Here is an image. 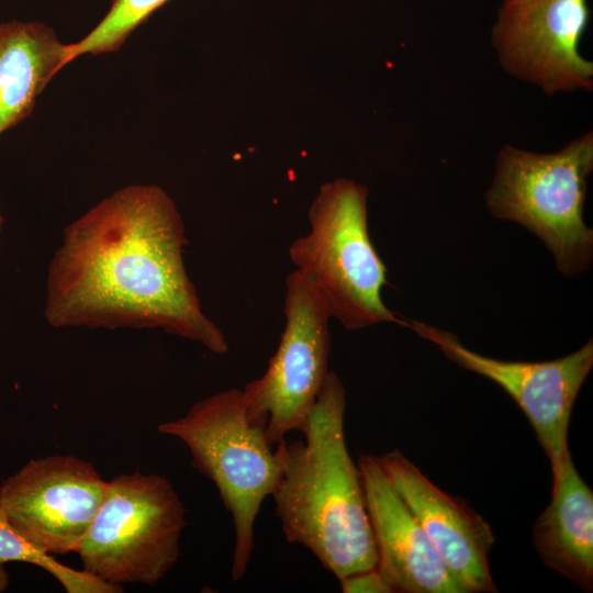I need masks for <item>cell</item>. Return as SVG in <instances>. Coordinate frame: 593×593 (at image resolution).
<instances>
[{
    "mask_svg": "<svg viewBox=\"0 0 593 593\" xmlns=\"http://www.w3.org/2000/svg\"><path fill=\"white\" fill-rule=\"evenodd\" d=\"M593 170V135L557 153L504 146L496 157L486 206L500 220L521 224L552 254L567 277L586 272L593 260V230L583 221L586 179Z\"/></svg>",
    "mask_w": 593,
    "mask_h": 593,
    "instance_id": "5",
    "label": "cell"
},
{
    "mask_svg": "<svg viewBox=\"0 0 593 593\" xmlns=\"http://www.w3.org/2000/svg\"><path fill=\"white\" fill-rule=\"evenodd\" d=\"M377 459L461 592H496L489 563L494 535L485 519L435 485L399 449Z\"/></svg>",
    "mask_w": 593,
    "mask_h": 593,
    "instance_id": "11",
    "label": "cell"
},
{
    "mask_svg": "<svg viewBox=\"0 0 593 593\" xmlns=\"http://www.w3.org/2000/svg\"><path fill=\"white\" fill-rule=\"evenodd\" d=\"M19 561L34 564L52 574L67 593H118L123 590L110 585L85 570L59 563L27 541L9 522L0 507V563Z\"/></svg>",
    "mask_w": 593,
    "mask_h": 593,
    "instance_id": "15",
    "label": "cell"
},
{
    "mask_svg": "<svg viewBox=\"0 0 593 593\" xmlns=\"http://www.w3.org/2000/svg\"><path fill=\"white\" fill-rule=\"evenodd\" d=\"M344 593H392L377 568L350 573L338 580Z\"/></svg>",
    "mask_w": 593,
    "mask_h": 593,
    "instance_id": "17",
    "label": "cell"
},
{
    "mask_svg": "<svg viewBox=\"0 0 593 593\" xmlns=\"http://www.w3.org/2000/svg\"><path fill=\"white\" fill-rule=\"evenodd\" d=\"M188 244L175 201L130 184L64 231L47 268L44 316L55 328H159L226 354L184 266Z\"/></svg>",
    "mask_w": 593,
    "mask_h": 593,
    "instance_id": "1",
    "label": "cell"
},
{
    "mask_svg": "<svg viewBox=\"0 0 593 593\" xmlns=\"http://www.w3.org/2000/svg\"><path fill=\"white\" fill-rule=\"evenodd\" d=\"M377 552L376 568L393 592L462 593L377 456L358 459Z\"/></svg>",
    "mask_w": 593,
    "mask_h": 593,
    "instance_id": "12",
    "label": "cell"
},
{
    "mask_svg": "<svg viewBox=\"0 0 593 593\" xmlns=\"http://www.w3.org/2000/svg\"><path fill=\"white\" fill-rule=\"evenodd\" d=\"M533 544L545 566L580 589H593V493L569 452L537 517Z\"/></svg>",
    "mask_w": 593,
    "mask_h": 593,
    "instance_id": "13",
    "label": "cell"
},
{
    "mask_svg": "<svg viewBox=\"0 0 593 593\" xmlns=\"http://www.w3.org/2000/svg\"><path fill=\"white\" fill-rule=\"evenodd\" d=\"M169 0H112L104 18L80 41L67 45V63L81 55L118 51L131 33Z\"/></svg>",
    "mask_w": 593,
    "mask_h": 593,
    "instance_id": "16",
    "label": "cell"
},
{
    "mask_svg": "<svg viewBox=\"0 0 593 593\" xmlns=\"http://www.w3.org/2000/svg\"><path fill=\"white\" fill-rule=\"evenodd\" d=\"M286 325L265 373L243 392L251 419L276 446L291 432H305L310 412L328 373V307L298 271L286 279Z\"/></svg>",
    "mask_w": 593,
    "mask_h": 593,
    "instance_id": "7",
    "label": "cell"
},
{
    "mask_svg": "<svg viewBox=\"0 0 593 593\" xmlns=\"http://www.w3.org/2000/svg\"><path fill=\"white\" fill-rule=\"evenodd\" d=\"M67 45L43 22L0 23V134L31 114L37 97L68 64Z\"/></svg>",
    "mask_w": 593,
    "mask_h": 593,
    "instance_id": "14",
    "label": "cell"
},
{
    "mask_svg": "<svg viewBox=\"0 0 593 593\" xmlns=\"http://www.w3.org/2000/svg\"><path fill=\"white\" fill-rule=\"evenodd\" d=\"M93 465L70 455L30 460L0 486V507L33 546L54 556L76 552L107 494Z\"/></svg>",
    "mask_w": 593,
    "mask_h": 593,
    "instance_id": "9",
    "label": "cell"
},
{
    "mask_svg": "<svg viewBox=\"0 0 593 593\" xmlns=\"http://www.w3.org/2000/svg\"><path fill=\"white\" fill-rule=\"evenodd\" d=\"M403 326L436 345L463 369L501 387L521 407L546 452L552 479L570 452L568 429L575 399L593 367V342L574 353L548 361H508L480 355L450 332L403 320Z\"/></svg>",
    "mask_w": 593,
    "mask_h": 593,
    "instance_id": "8",
    "label": "cell"
},
{
    "mask_svg": "<svg viewBox=\"0 0 593 593\" xmlns=\"http://www.w3.org/2000/svg\"><path fill=\"white\" fill-rule=\"evenodd\" d=\"M367 198L368 189L351 179L324 183L309 209L310 232L289 247L295 271L350 331L402 323L381 299L388 270L369 236Z\"/></svg>",
    "mask_w": 593,
    "mask_h": 593,
    "instance_id": "4",
    "label": "cell"
},
{
    "mask_svg": "<svg viewBox=\"0 0 593 593\" xmlns=\"http://www.w3.org/2000/svg\"><path fill=\"white\" fill-rule=\"evenodd\" d=\"M3 222H4V219H3V215H2L1 210H0V236H1V232H2Z\"/></svg>",
    "mask_w": 593,
    "mask_h": 593,
    "instance_id": "19",
    "label": "cell"
},
{
    "mask_svg": "<svg viewBox=\"0 0 593 593\" xmlns=\"http://www.w3.org/2000/svg\"><path fill=\"white\" fill-rule=\"evenodd\" d=\"M588 0H504L492 27L503 68L547 94L592 90L593 64L579 53Z\"/></svg>",
    "mask_w": 593,
    "mask_h": 593,
    "instance_id": "10",
    "label": "cell"
},
{
    "mask_svg": "<svg viewBox=\"0 0 593 593\" xmlns=\"http://www.w3.org/2000/svg\"><path fill=\"white\" fill-rule=\"evenodd\" d=\"M157 430L181 440L192 466L213 482L234 526L231 575L239 581L255 548V523L281 475V461L266 427L251 419L243 390L232 388L194 403Z\"/></svg>",
    "mask_w": 593,
    "mask_h": 593,
    "instance_id": "3",
    "label": "cell"
},
{
    "mask_svg": "<svg viewBox=\"0 0 593 593\" xmlns=\"http://www.w3.org/2000/svg\"><path fill=\"white\" fill-rule=\"evenodd\" d=\"M9 585V574L4 568V563H0V592L7 590Z\"/></svg>",
    "mask_w": 593,
    "mask_h": 593,
    "instance_id": "18",
    "label": "cell"
},
{
    "mask_svg": "<svg viewBox=\"0 0 593 593\" xmlns=\"http://www.w3.org/2000/svg\"><path fill=\"white\" fill-rule=\"evenodd\" d=\"M184 526L186 507L166 477L120 473L76 552L86 572L110 585H153L178 561Z\"/></svg>",
    "mask_w": 593,
    "mask_h": 593,
    "instance_id": "6",
    "label": "cell"
},
{
    "mask_svg": "<svg viewBox=\"0 0 593 593\" xmlns=\"http://www.w3.org/2000/svg\"><path fill=\"white\" fill-rule=\"evenodd\" d=\"M346 392L328 371L305 440L276 445L281 475L272 497L286 539L309 549L338 580L376 568L361 473L345 438Z\"/></svg>",
    "mask_w": 593,
    "mask_h": 593,
    "instance_id": "2",
    "label": "cell"
}]
</instances>
